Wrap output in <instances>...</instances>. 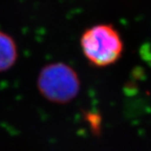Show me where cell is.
<instances>
[{
	"mask_svg": "<svg viewBox=\"0 0 151 151\" xmlns=\"http://www.w3.org/2000/svg\"><path fill=\"white\" fill-rule=\"evenodd\" d=\"M81 46L86 59L98 67L114 64L124 50L119 33L110 24H97L87 29L81 35Z\"/></svg>",
	"mask_w": 151,
	"mask_h": 151,
	"instance_id": "1",
	"label": "cell"
},
{
	"mask_svg": "<svg viewBox=\"0 0 151 151\" xmlns=\"http://www.w3.org/2000/svg\"><path fill=\"white\" fill-rule=\"evenodd\" d=\"M80 80L75 70L61 62L43 67L37 79L40 94L47 100L56 103L72 101L80 91Z\"/></svg>",
	"mask_w": 151,
	"mask_h": 151,
	"instance_id": "2",
	"label": "cell"
},
{
	"mask_svg": "<svg viewBox=\"0 0 151 151\" xmlns=\"http://www.w3.org/2000/svg\"><path fill=\"white\" fill-rule=\"evenodd\" d=\"M18 58V49L14 39L0 31V72L10 69Z\"/></svg>",
	"mask_w": 151,
	"mask_h": 151,
	"instance_id": "3",
	"label": "cell"
}]
</instances>
